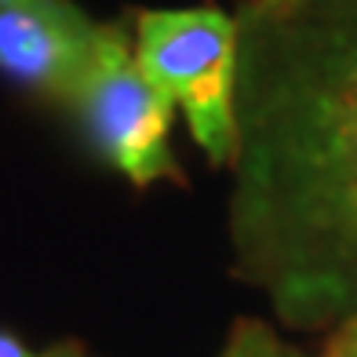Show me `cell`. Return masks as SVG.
I'll use <instances>...</instances> for the list:
<instances>
[{
    "instance_id": "6da1fadb",
    "label": "cell",
    "mask_w": 357,
    "mask_h": 357,
    "mask_svg": "<svg viewBox=\"0 0 357 357\" xmlns=\"http://www.w3.org/2000/svg\"><path fill=\"white\" fill-rule=\"evenodd\" d=\"M241 270L291 324L357 314V0H255L241 22Z\"/></svg>"
},
{
    "instance_id": "7a4b0ae2",
    "label": "cell",
    "mask_w": 357,
    "mask_h": 357,
    "mask_svg": "<svg viewBox=\"0 0 357 357\" xmlns=\"http://www.w3.org/2000/svg\"><path fill=\"white\" fill-rule=\"evenodd\" d=\"M135 59L160 95L186 113L190 135L212 165H234L237 77H241V22L219 8L142 11Z\"/></svg>"
},
{
    "instance_id": "3957f363",
    "label": "cell",
    "mask_w": 357,
    "mask_h": 357,
    "mask_svg": "<svg viewBox=\"0 0 357 357\" xmlns=\"http://www.w3.org/2000/svg\"><path fill=\"white\" fill-rule=\"evenodd\" d=\"M84 124L121 175L135 186L175 175L172 157V102L142 73L121 26H99V44L77 99Z\"/></svg>"
},
{
    "instance_id": "277c9868",
    "label": "cell",
    "mask_w": 357,
    "mask_h": 357,
    "mask_svg": "<svg viewBox=\"0 0 357 357\" xmlns=\"http://www.w3.org/2000/svg\"><path fill=\"white\" fill-rule=\"evenodd\" d=\"M99 26L70 0H0V73L55 99H77Z\"/></svg>"
},
{
    "instance_id": "5b68a950",
    "label": "cell",
    "mask_w": 357,
    "mask_h": 357,
    "mask_svg": "<svg viewBox=\"0 0 357 357\" xmlns=\"http://www.w3.org/2000/svg\"><path fill=\"white\" fill-rule=\"evenodd\" d=\"M222 357H303V354L284 347L270 328H263V324L241 321L234 328V335H230V343H226Z\"/></svg>"
},
{
    "instance_id": "8992f818",
    "label": "cell",
    "mask_w": 357,
    "mask_h": 357,
    "mask_svg": "<svg viewBox=\"0 0 357 357\" xmlns=\"http://www.w3.org/2000/svg\"><path fill=\"white\" fill-rule=\"evenodd\" d=\"M0 357H84V350H80V343H59L52 350H29L15 335L0 332Z\"/></svg>"
},
{
    "instance_id": "52a82bcc",
    "label": "cell",
    "mask_w": 357,
    "mask_h": 357,
    "mask_svg": "<svg viewBox=\"0 0 357 357\" xmlns=\"http://www.w3.org/2000/svg\"><path fill=\"white\" fill-rule=\"evenodd\" d=\"M321 357H357V314L347 317V321H339V328L328 335Z\"/></svg>"
}]
</instances>
